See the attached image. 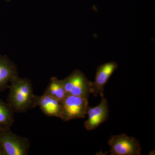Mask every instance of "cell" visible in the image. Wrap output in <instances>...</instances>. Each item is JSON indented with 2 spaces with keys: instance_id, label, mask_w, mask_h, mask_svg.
<instances>
[{
  "instance_id": "5b68a950",
  "label": "cell",
  "mask_w": 155,
  "mask_h": 155,
  "mask_svg": "<svg viewBox=\"0 0 155 155\" xmlns=\"http://www.w3.org/2000/svg\"><path fill=\"white\" fill-rule=\"evenodd\" d=\"M108 143L111 155H140L141 148L138 140L124 134L111 136Z\"/></svg>"
},
{
  "instance_id": "7c38bea8",
  "label": "cell",
  "mask_w": 155,
  "mask_h": 155,
  "mask_svg": "<svg viewBox=\"0 0 155 155\" xmlns=\"http://www.w3.org/2000/svg\"><path fill=\"white\" fill-rule=\"evenodd\" d=\"M0 155H2V152H1V148H0Z\"/></svg>"
},
{
  "instance_id": "8992f818",
  "label": "cell",
  "mask_w": 155,
  "mask_h": 155,
  "mask_svg": "<svg viewBox=\"0 0 155 155\" xmlns=\"http://www.w3.org/2000/svg\"><path fill=\"white\" fill-rule=\"evenodd\" d=\"M116 62L111 61L97 67L94 81L91 82V93L94 97L100 94L104 97V87L114 71L118 68Z\"/></svg>"
},
{
  "instance_id": "3957f363",
  "label": "cell",
  "mask_w": 155,
  "mask_h": 155,
  "mask_svg": "<svg viewBox=\"0 0 155 155\" xmlns=\"http://www.w3.org/2000/svg\"><path fill=\"white\" fill-rule=\"evenodd\" d=\"M67 95L88 99L91 94V81L80 70L75 69L69 76L61 80Z\"/></svg>"
},
{
  "instance_id": "30bf717a",
  "label": "cell",
  "mask_w": 155,
  "mask_h": 155,
  "mask_svg": "<svg viewBox=\"0 0 155 155\" xmlns=\"http://www.w3.org/2000/svg\"><path fill=\"white\" fill-rule=\"evenodd\" d=\"M14 111L0 98V130L11 129L14 122Z\"/></svg>"
},
{
  "instance_id": "ba28073f",
  "label": "cell",
  "mask_w": 155,
  "mask_h": 155,
  "mask_svg": "<svg viewBox=\"0 0 155 155\" xmlns=\"http://www.w3.org/2000/svg\"><path fill=\"white\" fill-rule=\"evenodd\" d=\"M36 106L40 108L45 115L49 117H55L62 119V109L61 102L52 97L43 94L35 96Z\"/></svg>"
},
{
  "instance_id": "8fae6325",
  "label": "cell",
  "mask_w": 155,
  "mask_h": 155,
  "mask_svg": "<svg viewBox=\"0 0 155 155\" xmlns=\"http://www.w3.org/2000/svg\"><path fill=\"white\" fill-rule=\"evenodd\" d=\"M43 94L52 97L61 102L67 95L61 81L58 80L55 77L51 78L50 83Z\"/></svg>"
},
{
  "instance_id": "9c48e42d",
  "label": "cell",
  "mask_w": 155,
  "mask_h": 155,
  "mask_svg": "<svg viewBox=\"0 0 155 155\" xmlns=\"http://www.w3.org/2000/svg\"><path fill=\"white\" fill-rule=\"evenodd\" d=\"M17 75L16 65L7 57L0 55V93L8 88L11 79Z\"/></svg>"
},
{
  "instance_id": "6da1fadb",
  "label": "cell",
  "mask_w": 155,
  "mask_h": 155,
  "mask_svg": "<svg viewBox=\"0 0 155 155\" xmlns=\"http://www.w3.org/2000/svg\"><path fill=\"white\" fill-rule=\"evenodd\" d=\"M7 103L14 113H25L29 109L36 107L35 95L32 84L29 79L14 76L10 82Z\"/></svg>"
},
{
  "instance_id": "7a4b0ae2",
  "label": "cell",
  "mask_w": 155,
  "mask_h": 155,
  "mask_svg": "<svg viewBox=\"0 0 155 155\" xmlns=\"http://www.w3.org/2000/svg\"><path fill=\"white\" fill-rule=\"evenodd\" d=\"M28 138L19 136L10 129L0 130V148L2 155H26L30 148Z\"/></svg>"
},
{
  "instance_id": "52a82bcc",
  "label": "cell",
  "mask_w": 155,
  "mask_h": 155,
  "mask_svg": "<svg viewBox=\"0 0 155 155\" xmlns=\"http://www.w3.org/2000/svg\"><path fill=\"white\" fill-rule=\"evenodd\" d=\"M87 114L88 119L84 122V127L88 130L95 129L105 122L108 118L109 107L107 99L101 97L99 104L94 107H88Z\"/></svg>"
},
{
  "instance_id": "277c9868",
  "label": "cell",
  "mask_w": 155,
  "mask_h": 155,
  "mask_svg": "<svg viewBox=\"0 0 155 155\" xmlns=\"http://www.w3.org/2000/svg\"><path fill=\"white\" fill-rule=\"evenodd\" d=\"M61 105L64 122L85 118L89 107L88 99L72 95H67Z\"/></svg>"
}]
</instances>
